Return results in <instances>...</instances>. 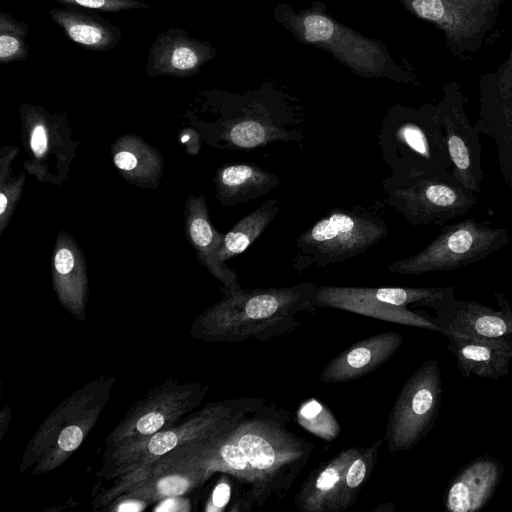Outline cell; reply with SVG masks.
I'll return each instance as SVG.
<instances>
[{
	"instance_id": "d6986e66",
	"label": "cell",
	"mask_w": 512,
	"mask_h": 512,
	"mask_svg": "<svg viewBox=\"0 0 512 512\" xmlns=\"http://www.w3.org/2000/svg\"><path fill=\"white\" fill-rule=\"evenodd\" d=\"M316 304L318 308L340 309L382 321L440 332L432 316L378 300L368 295L363 287L318 286Z\"/></svg>"
},
{
	"instance_id": "4316f807",
	"label": "cell",
	"mask_w": 512,
	"mask_h": 512,
	"mask_svg": "<svg viewBox=\"0 0 512 512\" xmlns=\"http://www.w3.org/2000/svg\"><path fill=\"white\" fill-rule=\"evenodd\" d=\"M209 59L207 45L189 39L186 33L167 32L159 35L151 47L147 73L186 76L196 73Z\"/></svg>"
},
{
	"instance_id": "5bb4252c",
	"label": "cell",
	"mask_w": 512,
	"mask_h": 512,
	"mask_svg": "<svg viewBox=\"0 0 512 512\" xmlns=\"http://www.w3.org/2000/svg\"><path fill=\"white\" fill-rule=\"evenodd\" d=\"M281 17L285 26L301 41L329 50L357 73L367 77L389 75L379 43L364 39L316 11L295 14L284 9Z\"/></svg>"
},
{
	"instance_id": "d590c367",
	"label": "cell",
	"mask_w": 512,
	"mask_h": 512,
	"mask_svg": "<svg viewBox=\"0 0 512 512\" xmlns=\"http://www.w3.org/2000/svg\"><path fill=\"white\" fill-rule=\"evenodd\" d=\"M230 485L226 479H222L214 488L211 500L208 503L207 511H221L228 504L230 499Z\"/></svg>"
},
{
	"instance_id": "9a60e30c",
	"label": "cell",
	"mask_w": 512,
	"mask_h": 512,
	"mask_svg": "<svg viewBox=\"0 0 512 512\" xmlns=\"http://www.w3.org/2000/svg\"><path fill=\"white\" fill-rule=\"evenodd\" d=\"M454 176L470 191L479 193L484 179L480 133L470 123L456 87L445 90L437 106Z\"/></svg>"
},
{
	"instance_id": "5b68a950",
	"label": "cell",
	"mask_w": 512,
	"mask_h": 512,
	"mask_svg": "<svg viewBox=\"0 0 512 512\" xmlns=\"http://www.w3.org/2000/svg\"><path fill=\"white\" fill-rule=\"evenodd\" d=\"M378 146L390 175L382 182L401 183L452 170L437 107L392 106L378 133Z\"/></svg>"
},
{
	"instance_id": "d6a6232c",
	"label": "cell",
	"mask_w": 512,
	"mask_h": 512,
	"mask_svg": "<svg viewBox=\"0 0 512 512\" xmlns=\"http://www.w3.org/2000/svg\"><path fill=\"white\" fill-rule=\"evenodd\" d=\"M299 425L326 441H333L341 431L331 411L316 399H307L297 410Z\"/></svg>"
},
{
	"instance_id": "277c9868",
	"label": "cell",
	"mask_w": 512,
	"mask_h": 512,
	"mask_svg": "<svg viewBox=\"0 0 512 512\" xmlns=\"http://www.w3.org/2000/svg\"><path fill=\"white\" fill-rule=\"evenodd\" d=\"M264 404L263 399L256 397L208 403L174 425L148 437L105 447L96 476L111 481L150 465L172 450L187 445H202L211 451L245 418Z\"/></svg>"
},
{
	"instance_id": "d4e9b609",
	"label": "cell",
	"mask_w": 512,
	"mask_h": 512,
	"mask_svg": "<svg viewBox=\"0 0 512 512\" xmlns=\"http://www.w3.org/2000/svg\"><path fill=\"white\" fill-rule=\"evenodd\" d=\"M503 473V465L494 457L486 455L473 460L448 485L445 509L450 512L483 509L497 490Z\"/></svg>"
},
{
	"instance_id": "e0dca14e",
	"label": "cell",
	"mask_w": 512,
	"mask_h": 512,
	"mask_svg": "<svg viewBox=\"0 0 512 512\" xmlns=\"http://www.w3.org/2000/svg\"><path fill=\"white\" fill-rule=\"evenodd\" d=\"M418 17L432 22L447 39L463 43L488 25L501 0H403Z\"/></svg>"
},
{
	"instance_id": "44dd1931",
	"label": "cell",
	"mask_w": 512,
	"mask_h": 512,
	"mask_svg": "<svg viewBox=\"0 0 512 512\" xmlns=\"http://www.w3.org/2000/svg\"><path fill=\"white\" fill-rule=\"evenodd\" d=\"M184 229L198 262L221 283L222 293L239 288L237 274L226 264L218 261L224 234L213 226L204 195L190 194L184 210Z\"/></svg>"
},
{
	"instance_id": "9c48e42d",
	"label": "cell",
	"mask_w": 512,
	"mask_h": 512,
	"mask_svg": "<svg viewBox=\"0 0 512 512\" xmlns=\"http://www.w3.org/2000/svg\"><path fill=\"white\" fill-rule=\"evenodd\" d=\"M510 241L505 228L466 219L444 227L425 248L387 268L392 273L414 276L456 270L485 259Z\"/></svg>"
},
{
	"instance_id": "ffe728a7",
	"label": "cell",
	"mask_w": 512,
	"mask_h": 512,
	"mask_svg": "<svg viewBox=\"0 0 512 512\" xmlns=\"http://www.w3.org/2000/svg\"><path fill=\"white\" fill-rule=\"evenodd\" d=\"M402 343L403 336L393 331L366 337L332 358L321 370L320 381L336 384L366 376L387 362Z\"/></svg>"
},
{
	"instance_id": "f1b7e54d",
	"label": "cell",
	"mask_w": 512,
	"mask_h": 512,
	"mask_svg": "<svg viewBox=\"0 0 512 512\" xmlns=\"http://www.w3.org/2000/svg\"><path fill=\"white\" fill-rule=\"evenodd\" d=\"M51 18L75 43L90 50H108L121 39L120 31L95 17L71 9H52Z\"/></svg>"
},
{
	"instance_id": "6da1fadb",
	"label": "cell",
	"mask_w": 512,
	"mask_h": 512,
	"mask_svg": "<svg viewBox=\"0 0 512 512\" xmlns=\"http://www.w3.org/2000/svg\"><path fill=\"white\" fill-rule=\"evenodd\" d=\"M289 422L287 410L264 404L205 454L211 476L226 473L248 487L241 510L284 496L308 463L313 447L289 430Z\"/></svg>"
},
{
	"instance_id": "8992f818",
	"label": "cell",
	"mask_w": 512,
	"mask_h": 512,
	"mask_svg": "<svg viewBox=\"0 0 512 512\" xmlns=\"http://www.w3.org/2000/svg\"><path fill=\"white\" fill-rule=\"evenodd\" d=\"M113 384L114 378L101 377L62 401L32 437L20 470L35 465L32 473L39 475L62 465L96 424Z\"/></svg>"
},
{
	"instance_id": "484cf974",
	"label": "cell",
	"mask_w": 512,
	"mask_h": 512,
	"mask_svg": "<svg viewBox=\"0 0 512 512\" xmlns=\"http://www.w3.org/2000/svg\"><path fill=\"white\" fill-rule=\"evenodd\" d=\"M216 198L225 206L261 198L280 184L278 175L255 163L235 162L219 167L213 178Z\"/></svg>"
},
{
	"instance_id": "74e56055",
	"label": "cell",
	"mask_w": 512,
	"mask_h": 512,
	"mask_svg": "<svg viewBox=\"0 0 512 512\" xmlns=\"http://www.w3.org/2000/svg\"><path fill=\"white\" fill-rule=\"evenodd\" d=\"M512 511V510H511Z\"/></svg>"
},
{
	"instance_id": "4fadbf2b",
	"label": "cell",
	"mask_w": 512,
	"mask_h": 512,
	"mask_svg": "<svg viewBox=\"0 0 512 512\" xmlns=\"http://www.w3.org/2000/svg\"><path fill=\"white\" fill-rule=\"evenodd\" d=\"M20 114L25 171L41 182L62 185L80 141L73 139L72 128L62 115L27 104L22 105Z\"/></svg>"
},
{
	"instance_id": "7c38bea8",
	"label": "cell",
	"mask_w": 512,
	"mask_h": 512,
	"mask_svg": "<svg viewBox=\"0 0 512 512\" xmlns=\"http://www.w3.org/2000/svg\"><path fill=\"white\" fill-rule=\"evenodd\" d=\"M441 404L439 363L428 360L404 383L388 415L384 440L389 452L413 449L433 428Z\"/></svg>"
},
{
	"instance_id": "603a6c76",
	"label": "cell",
	"mask_w": 512,
	"mask_h": 512,
	"mask_svg": "<svg viewBox=\"0 0 512 512\" xmlns=\"http://www.w3.org/2000/svg\"><path fill=\"white\" fill-rule=\"evenodd\" d=\"M505 64L494 83L482 88L480 114L474 125L495 141L498 159L512 164V51Z\"/></svg>"
},
{
	"instance_id": "836d02e7",
	"label": "cell",
	"mask_w": 512,
	"mask_h": 512,
	"mask_svg": "<svg viewBox=\"0 0 512 512\" xmlns=\"http://www.w3.org/2000/svg\"><path fill=\"white\" fill-rule=\"evenodd\" d=\"M25 31L9 15L2 14L0 22V61L2 63L23 59L27 54Z\"/></svg>"
},
{
	"instance_id": "1f68e13d",
	"label": "cell",
	"mask_w": 512,
	"mask_h": 512,
	"mask_svg": "<svg viewBox=\"0 0 512 512\" xmlns=\"http://www.w3.org/2000/svg\"><path fill=\"white\" fill-rule=\"evenodd\" d=\"M383 440L384 438H379L369 447L363 448L350 464L345 475L344 504L346 510L355 505L361 490L371 477L378 462V452Z\"/></svg>"
},
{
	"instance_id": "4dcf8cb0",
	"label": "cell",
	"mask_w": 512,
	"mask_h": 512,
	"mask_svg": "<svg viewBox=\"0 0 512 512\" xmlns=\"http://www.w3.org/2000/svg\"><path fill=\"white\" fill-rule=\"evenodd\" d=\"M18 147L6 146L0 152V233L6 228L23 192L25 172L12 174V161Z\"/></svg>"
},
{
	"instance_id": "cb8c5ba5",
	"label": "cell",
	"mask_w": 512,
	"mask_h": 512,
	"mask_svg": "<svg viewBox=\"0 0 512 512\" xmlns=\"http://www.w3.org/2000/svg\"><path fill=\"white\" fill-rule=\"evenodd\" d=\"M447 348L465 378L477 376L498 380L508 374L512 341L446 333Z\"/></svg>"
},
{
	"instance_id": "7402d4cb",
	"label": "cell",
	"mask_w": 512,
	"mask_h": 512,
	"mask_svg": "<svg viewBox=\"0 0 512 512\" xmlns=\"http://www.w3.org/2000/svg\"><path fill=\"white\" fill-rule=\"evenodd\" d=\"M52 281L61 305L77 320H84L89 297L87 264L75 240L64 231L54 246Z\"/></svg>"
},
{
	"instance_id": "7a4b0ae2",
	"label": "cell",
	"mask_w": 512,
	"mask_h": 512,
	"mask_svg": "<svg viewBox=\"0 0 512 512\" xmlns=\"http://www.w3.org/2000/svg\"><path fill=\"white\" fill-rule=\"evenodd\" d=\"M317 288L302 282L288 287L247 289L223 293L222 299L201 313L191 325L192 337L234 343L268 341L298 329L301 313L314 312Z\"/></svg>"
},
{
	"instance_id": "f546056e",
	"label": "cell",
	"mask_w": 512,
	"mask_h": 512,
	"mask_svg": "<svg viewBox=\"0 0 512 512\" xmlns=\"http://www.w3.org/2000/svg\"><path fill=\"white\" fill-rule=\"evenodd\" d=\"M280 210L278 199L270 198L240 219L226 234L218 253L222 264L246 251L264 232Z\"/></svg>"
},
{
	"instance_id": "ac0fdd59",
	"label": "cell",
	"mask_w": 512,
	"mask_h": 512,
	"mask_svg": "<svg viewBox=\"0 0 512 512\" xmlns=\"http://www.w3.org/2000/svg\"><path fill=\"white\" fill-rule=\"evenodd\" d=\"M361 447H349L318 465L296 493L294 503L303 512H342L345 475Z\"/></svg>"
},
{
	"instance_id": "30bf717a",
	"label": "cell",
	"mask_w": 512,
	"mask_h": 512,
	"mask_svg": "<svg viewBox=\"0 0 512 512\" xmlns=\"http://www.w3.org/2000/svg\"><path fill=\"white\" fill-rule=\"evenodd\" d=\"M384 202L413 226L443 224L466 214L477 202L452 170L401 183L382 182Z\"/></svg>"
},
{
	"instance_id": "ba28073f",
	"label": "cell",
	"mask_w": 512,
	"mask_h": 512,
	"mask_svg": "<svg viewBox=\"0 0 512 512\" xmlns=\"http://www.w3.org/2000/svg\"><path fill=\"white\" fill-rule=\"evenodd\" d=\"M202 445H187L172 450L155 462L113 479V484L93 496L94 509H104L118 501L133 499L162 501L183 496L211 477Z\"/></svg>"
},
{
	"instance_id": "52a82bcc",
	"label": "cell",
	"mask_w": 512,
	"mask_h": 512,
	"mask_svg": "<svg viewBox=\"0 0 512 512\" xmlns=\"http://www.w3.org/2000/svg\"><path fill=\"white\" fill-rule=\"evenodd\" d=\"M388 233L386 222L363 206L335 207L299 234L292 268L300 274L312 266L321 268L351 260Z\"/></svg>"
},
{
	"instance_id": "3957f363",
	"label": "cell",
	"mask_w": 512,
	"mask_h": 512,
	"mask_svg": "<svg viewBox=\"0 0 512 512\" xmlns=\"http://www.w3.org/2000/svg\"><path fill=\"white\" fill-rule=\"evenodd\" d=\"M214 108L213 116L199 124L201 138L214 148L251 151L305 139L304 111L285 93L261 88L227 96Z\"/></svg>"
},
{
	"instance_id": "e575fe53",
	"label": "cell",
	"mask_w": 512,
	"mask_h": 512,
	"mask_svg": "<svg viewBox=\"0 0 512 512\" xmlns=\"http://www.w3.org/2000/svg\"><path fill=\"white\" fill-rule=\"evenodd\" d=\"M62 4L73 5L101 11H122L149 7L147 4L138 0H54Z\"/></svg>"
},
{
	"instance_id": "8d00e7d4",
	"label": "cell",
	"mask_w": 512,
	"mask_h": 512,
	"mask_svg": "<svg viewBox=\"0 0 512 512\" xmlns=\"http://www.w3.org/2000/svg\"><path fill=\"white\" fill-rule=\"evenodd\" d=\"M374 512H394L395 511V506L392 502H388V503H383V504H380L378 507H376L374 510Z\"/></svg>"
},
{
	"instance_id": "83f0119b",
	"label": "cell",
	"mask_w": 512,
	"mask_h": 512,
	"mask_svg": "<svg viewBox=\"0 0 512 512\" xmlns=\"http://www.w3.org/2000/svg\"><path fill=\"white\" fill-rule=\"evenodd\" d=\"M115 167L123 178L136 186L155 189L163 174V158L160 152L145 140L125 134L111 146Z\"/></svg>"
},
{
	"instance_id": "8fae6325",
	"label": "cell",
	"mask_w": 512,
	"mask_h": 512,
	"mask_svg": "<svg viewBox=\"0 0 512 512\" xmlns=\"http://www.w3.org/2000/svg\"><path fill=\"white\" fill-rule=\"evenodd\" d=\"M209 386L170 377L135 402L105 440V447L137 441L168 428L202 404Z\"/></svg>"
},
{
	"instance_id": "2e32d148",
	"label": "cell",
	"mask_w": 512,
	"mask_h": 512,
	"mask_svg": "<svg viewBox=\"0 0 512 512\" xmlns=\"http://www.w3.org/2000/svg\"><path fill=\"white\" fill-rule=\"evenodd\" d=\"M499 310L472 300L456 299L454 292L437 300L431 309L434 324L446 333L512 341V306L499 291H494Z\"/></svg>"
}]
</instances>
